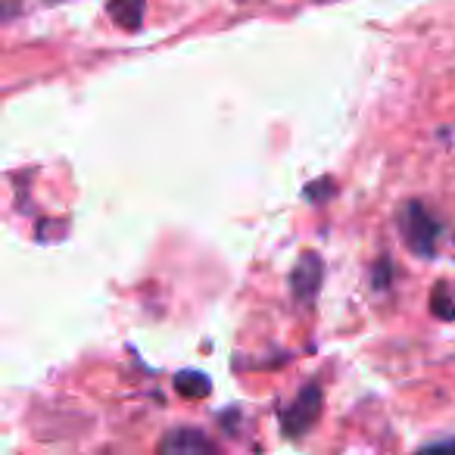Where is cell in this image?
<instances>
[{"instance_id":"6da1fadb","label":"cell","mask_w":455,"mask_h":455,"mask_svg":"<svg viewBox=\"0 0 455 455\" xmlns=\"http://www.w3.org/2000/svg\"><path fill=\"white\" fill-rule=\"evenodd\" d=\"M396 221H399V231H403V241L409 243L411 253L434 256L436 241H440V235H443V225L436 221V215L430 212L424 203L409 200L399 209Z\"/></svg>"},{"instance_id":"7a4b0ae2","label":"cell","mask_w":455,"mask_h":455,"mask_svg":"<svg viewBox=\"0 0 455 455\" xmlns=\"http://www.w3.org/2000/svg\"><path fill=\"white\" fill-rule=\"evenodd\" d=\"M318 415H322V390L315 384H309L299 390L293 405H287L281 411V427H284L287 436H303L318 421Z\"/></svg>"},{"instance_id":"3957f363","label":"cell","mask_w":455,"mask_h":455,"mask_svg":"<svg viewBox=\"0 0 455 455\" xmlns=\"http://www.w3.org/2000/svg\"><path fill=\"white\" fill-rule=\"evenodd\" d=\"M322 278H324V262L318 253H303L299 262L293 266L291 272V293L297 303H312L318 297V287H322Z\"/></svg>"},{"instance_id":"277c9868","label":"cell","mask_w":455,"mask_h":455,"mask_svg":"<svg viewBox=\"0 0 455 455\" xmlns=\"http://www.w3.org/2000/svg\"><path fill=\"white\" fill-rule=\"evenodd\" d=\"M159 452H175V455H194V452H215L212 440L203 430L194 427H178L159 440Z\"/></svg>"},{"instance_id":"5b68a950","label":"cell","mask_w":455,"mask_h":455,"mask_svg":"<svg viewBox=\"0 0 455 455\" xmlns=\"http://www.w3.org/2000/svg\"><path fill=\"white\" fill-rule=\"evenodd\" d=\"M147 0H109V16L125 32H138L144 26Z\"/></svg>"},{"instance_id":"8992f818","label":"cell","mask_w":455,"mask_h":455,"mask_svg":"<svg viewBox=\"0 0 455 455\" xmlns=\"http://www.w3.org/2000/svg\"><path fill=\"white\" fill-rule=\"evenodd\" d=\"M430 312L443 322H452L455 318V284L452 281H440L430 291Z\"/></svg>"},{"instance_id":"52a82bcc","label":"cell","mask_w":455,"mask_h":455,"mask_svg":"<svg viewBox=\"0 0 455 455\" xmlns=\"http://www.w3.org/2000/svg\"><path fill=\"white\" fill-rule=\"evenodd\" d=\"M175 390L188 399H200V396H209L212 384L203 371H178L175 374Z\"/></svg>"},{"instance_id":"ba28073f","label":"cell","mask_w":455,"mask_h":455,"mask_svg":"<svg viewBox=\"0 0 455 455\" xmlns=\"http://www.w3.org/2000/svg\"><path fill=\"white\" fill-rule=\"evenodd\" d=\"M449 446H455V440H440V443H430L427 449H449Z\"/></svg>"}]
</instances>
